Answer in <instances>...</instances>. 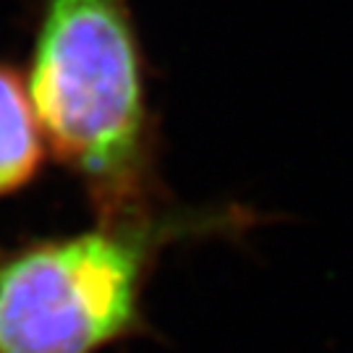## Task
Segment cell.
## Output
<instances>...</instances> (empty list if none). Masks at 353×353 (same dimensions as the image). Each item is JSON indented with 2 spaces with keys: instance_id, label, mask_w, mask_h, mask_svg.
Segmentation results:
<instances>
[{
  "instance_id": "obj_2",
  "label": "cell",
  "mask_w": 353,
  "mask_h": 353,
  "mask_svg": "<svg viewBox=\"0 0 353 353\" xmlns=\"http://www.w3.org/2000/svg\"><path fill=\"white\" fill-rule=\"evenodd\" d=\"M141 243L84 233L0 265V353H92L137 309Z\"/></svg>"
},
{
  "instance_id": "obj_3",
  "label": "cell",
  "mask_w": 353,
  "mask_h": 353,
  "mask_svg": "<svg viewBox=\"0 0 353 353\" xmlns=\"http://www.w3.org/2000/svg\"><path fill=\"white\" fill-rule=\"evenodd\" d=\"M39 123L19 76L0 65V194L26 183L39 165Z\"/></svg>"
},
{
  "instance_id": "obj_1",
  "label": "cell",
  "mask_w": 353,
  "mask_h": 353,
  "mask_svg": "<svg viewBox=\"0 0 353 353\" xmlns=\"http://www.w3.org/2000/svg\"><path fill=\"white\" fill-rule=\"evenodd\" d=\"M29 100L65 165L110 199L131 194L147 113L126 0H45Z\"/></svg>"
}]
</instances>
